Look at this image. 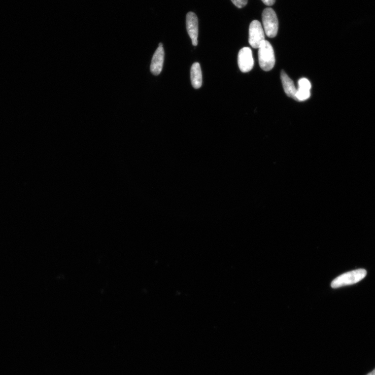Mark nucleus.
Returning <instances> with one entry per match:
<instances>
[{"mask_svg": "<svg viewBox=\"0 0 375 375\" xmlns=\"http://www.w3.org/2000/svg\"><path fill=\"white\" fill-rule=\"evenodd\" d=\"M191 81L192 86L195 89H199L202 84V75L200 65L199 63H194L191 69Z\"/></svg>", "mask_w": 375, "mask_h": 375, "instance_id": "obj_9", "label": "nucleus"}, {"mask_svg": "<svg viewBox=\"0 0 375 375\" xmlns=\"http://www.w3.org/2000/svg\"><path fill=\"white\" fill-rule=\"evenodd\" d=\"M281 77L285 93L289 97H290L293 98L294 100L297 101L296 93H297V90L296 89L291 79L289 78L284 71H282Z\"/></svg>", "mask_w": 375, "mask_h": 375, "instance_id": "obj_8", "label": "nucleus"}, {"mask_svg": "<svg viewBox=\"0 0 375 375\" xmlns=\"http://www.w3.org/2000/svg\"><path fill=\"white\" fill-rule=\"evenodd\" d=\"M367 375H375V369H374L372 371L368 373Z\"/></svg>", "mask_w": 375, "mask_h": 375, "instance_id": "obj_14", "label": "nucleus"}, {"mask_svg": "<svg viewBox=\"0 0 375 375\" xmlns=\"http://www.w3.org/2000/svg\"><path fill=\"white\" fill-rule=\"evenodd\" d=\"M262 21L266 35L269 38L276 37L278 33L279 23L277 15L272 9L268 8L263 11Z\"/></svg>", "mask_w": 375, "mask_h": 375, "instance_id": "obj_3", "label": "nucleus"}, {"mask_svg": "<svg viewBox=\"0 0 375 375\" xmlns=\"http://www.w3.org/2000/svg\"><path fill=\"white\" fill-rule=\"evenodd\" d=\"M186 27L192 45L196 46L198 45L199 23L198 17L193 12H190L187 14Z\"/></svg>", "mask_w": 375, "mask_h": 375, "instance_id": "obj_5", "label": "nucleus"}, {"mask_svg": "<svg viewBox=\"0 0 375 375\" xmlns=\"http://www.w3.org/2000/svg\"><path fill=\"white\" fill-rule=\"evenodd\" d=\"M164 59V50L163 45L160 44L154 53L150 66L151 73L154 75H159L162 72Z\"/></svg>", "mask_w": 375, "mask_h": 375, "instance_id": "obj_7", "label": "nucleus"}, {"mask_svg": "<svg viewBox=\"0 0 375 375\" xmlns=\"http://www.w3.org/2000/svg\"><path fill=\"white\" fill-rule=\"evenodd\" d=\"M299 88L310 90L311 84L308 79L303 78L298 82Z\"/></svg>", "mask_w": 375, "mask_h": 375, "instance_id": "obj_11", "label": "nucleus"}, {"mask_svg": "<svg viewBox=\"0 0 375 375\" xmlns=\"http://www.w3.org/2000/svg\"><path fill=\"white\" fill-rule=\"evenodd\" d=\"M248 0H231L232 4L238 8L245 7L248 4Z\"/></svg>", "mask_w": 375, "mask_h": 375, "instance_id": "obj_12", "label": "nucleus"}, {"mask_svg": "<svg viewBox=\"0 0 375 375\" xmlns=\"http://www.w3.org/2000/svg\"><path fill=\"white\" fill-rule=\"evenodd\" d=\"M238 62L241 71L247 73L252 70L254 66V60L252 50L248 47H245L239 52Z\"/></svg>", "mask_w": 375, "mask_h": 375, "instance_id": "obj_6", "label": "nucleus"}, {"mask_svg": "<svg viewBox=\"0 0 375 375\" xmlns=\"http://www.w3.org/2000/svg\"><path fill=\"white\" fill-rule=\"evenodd\" d=\"M367 275V271L364 269H359L347 272L338 276L331 284L332 288H338L342 287L357 284L363 280Z\"/></svg>", "mask_w": 375, "mask_h": 375, "instance_id": "obj_1", "label": "nucleus"}, {"mask_svg": "<svg viewBox=\"0 0 375 375\" xmlns=\"http://www.w3.org/2000/svg\"><path fill=\"white\" fill-rule=\"evenodd\" d=\"M259 61L261 68L264 71H269L274 67L275 57L273 48L267 41H264L259 47Z\"/></svg>", "mask_w": 375, "mask_h": 375, "instance_id": "obj_2", "label": "nucleus"}, {"mask_svg": "<svg viewBox=\"0 0 375 375\" xmlns=\"http://www.w3.org/2000/svg\"><path fill=\"white\" fill-rule=\"evenodd\" d=\"M264 32L259 21L254 20L251 22L249 27V42L252 48L258 49L265 41Z\"/></svg>", "mask_w": 375, "mask_h": 375, "instance_id": "obj_4", "label": "nucleus"}, {"mask_svg": "<svg viewBox=\"0 0 375 375\" xmlns=\"http://www.w3.org/2000/svg\"><path fill=\"white\" fill-rule=\"evenodd\" d=\"M310 90L298 88L297 93H296L297 101H305L310 97Z\"/></svg>", "mask_w": 375, "mask_h": 375, "instance_id": "obj_10", "label": "nucleus"}, {"mask_svg": "<svg viewBox=\"0 0 375 375\" xmlns=\"http://www.w3.org/2000/svg\"><path fill=\"white\" fill-rule=\"evenodd\" d=\"M262 2L267 6H272L275 3L276 0H262Z\"/></svg>", "mask_w": 375, "mask_h": 375, "instance_id": "obj_13", "label": "nucleus"}]
</instances>
